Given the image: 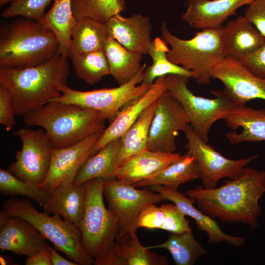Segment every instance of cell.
<instances>
[{
    "mask_svg": "<svg viewBox=\"0 0 265 265\" xmlns=\"http://www.w3.org/2000/svg\"><path fill=\"white\" fill-rule=\"evenodd\" d=\"M146 247L149 249L167 250L177 265H193L199 258L208 255V251L196 239L192 231L180 234L171 233L164 242Z\"/></svg>",
    "mask_w": 265,
    "mask_h": 265,
    "instance_id": "obj_31",
    "label": "cell"
},
{
    "mask_svg": "<svg viewBox=\"0 0 265 265\" xmlns=\"http://www.w3.org/2000/svg\"><path fill=\"white\" fill-rule=\"evenodd\" d=\"M102 133L67 147L54 148L47 176L39 186L49 193L60 186L73 183L80 168L93 156L94 147Z\"/></svg>",
    "mask_w": 265,
    "mask_h": 265,
    "instance_id": "obj_14",
    "label": "cell"
},
{
    "mask_svg": "<svg viewBox=\"0 0 265 265\" xmlns=\"http://www.w3.org/2000/svg\"><path fill=\"white\" fill-rule=\"evenodd\" d=\"M104 195L108 203V209L118 219L117 238L136 232L138 217L144 207L166 200L158 192L146 188L137 189L116 179L105 181Z\"/></svg>",
    "mask_w": 265,
    "mask_h": 265,
    "instance_id": "obj_11",
    "label": "cell"
},
{
    "mask_svg": "<svg viewBox=\"0 0 265 265\" xmlns=\"http://www.w3.org/2000/svg\"><path fill=\"white\" fill-rule=\"evenodd\" d=\"M125 4V0H71L76 20L89 18L103 24L124 11Z\"/></svg>",
    "mask_w": 265,
    "mask_h": 265,
    "instance_id": "obj_35",
    "label": "cell"
},
{
    "mask_svg": "<svg viewBox=\"0 0 265 265\" xmlns=\"http://www.w3.org/2000/svg\"><path fill=\"white\" fill-rule=\"evenodd\" d=\"M105 181L94 178L84 184L86 192L84 212L78 227L83 247L93 258L94 265H124L115 251L117 218L104 201Z\"/></svg>",
    "mask_w": 265,
    "mask_h": 265,
    "instance_id": "obj_5",
    "label": "cell"
},
{
    "mask_svg": "<svg viewBox=\"0 0 265 265\" xmlns=\"http://www.w3.org/2000/svg\"><path fill=\"white\" fill-rule=\"evenodd\" d=\"M106 120L103 114L95 109L57 102H48L24 116L26 126L41 127L57 149L103 132Z\"/></svg>",
    "mask_w": 265,
    "mask_h": 265,
    "instance_id": "obj_3",
    "label": "cell"
},
{
    "mask_svg": "<svg viewBox=\"0 0 265 265\" xmlns=\"http://www.w3.org/2000/svg\"><path fill=\"white\" fill-rule=\"evenodd\" d=\"M53 4L38 22L56 36L59 43L58 54L68 57L71 33L76 21L71 6V0H53Z\"/></svg>",
    "mask_w": 265,
    "mask_h": 265,
    "instance_id": "obj_27",
    "label": "cell"
},
{
    "mask_svg": "<svg viewBox=\"0 0 265 265\" xmlns=\"http://www.w3.org/2000/svg\"><path fill=\"white\" fill-rule=\"evenodd\" d=\"M181 154L144 150L132 157L117 169L116 179L135 186L177 159Z\"/></svg>",
    "mask_w": 265,
    "mask_h": 265,
    "instance_id": "obj_21",
    "label": "cell"
},
{
    "mask_svg": "<svg viewBox=\"0 0 265 265\" xmlns=\"http://www.w3.org/2000/svg\"><path fill=\"white\" fill-rule=\"evenodd\" d=\"M78 77L89 84L100 82L110 75L108 63L104 50L68 55Z\"/></svg>",
    "mask_w": 265,
    "mask_h": 265,
    "instance_id": "obj_34",
    "label": "cell"
},
{
    "mask_svg": "<svg viewBox=\"0 0 265 265\" xmlns=\"http://www.w3.org/2000/svg\"><path fill=\"white\" fill-rule=\"evenodd\" d=\"M224 119L233 130L226 134L231 144L265 141V109L238 106Z\"/></svg>",
    "mask_w": 265,
    "mask_h": 265,
    "instance_id": "obj_22",
    "label": "cell"
},
{
    "mask_svg": "<svg viewBox=\"0 0 265 265\" xmlns=\"http://www.w3.org/2000/svg\"><path fill=\"white\" fill-rule=\"evenodd\" d=\"M187 140L186 148L195 158L203 186L206 188L216 187L224 178L231 179L240 176L246 166L257 158L258 155L239 159L226 158L205 142L189 125L183 131Z\"/></svg>",
    "mask_w": 265,
    "mask_h": 265,
    "instance_id": "obj_12",
    "label": "cell"
},
{
    "mask_svg": "<svg viewBox=\"0 0 265 265\" xmlns=\"http://www.w3.org/2000/svg\"><path fill=\"white\" fill-rule=\"evenodd\" d=\"M239 61L253 75L265 80V40L254 53Z\"/></svg>",
    "mask_w": 265,
    "mask_h": 265,
    "instance_id": "obj_41",
    "label": "cell"
},
{
    "mask_svg": "<svg viewBox=\"0 0 265 265\" xmlns=\"http://www.w3.org/2000/svg\"><path fill=\"white\" fill-rule=\"evenodd\" d=\"M158 103L159 99L141 113L121 137L118 167L132 157L147 149L150 127Z\"/></svg>",
    "mask_w": 265,
    "mask_h": 265,
    "instance_id": "obj_30",
    "label": "cell"
},
{
    "mask_svg": "<svg viewBox=\"0 0 265 265\" xmlns=\"http://www.w3.org/2000/svg\"><path fill=\"white\" fill-rule=\"evenodd\" d=\"M150 187L152 190L160 194L166 200L174 203L185 215L192 218L197 228L208 235L209 243L216 244L225 242L235 246H240L244 243V238L225 233L212 218L195 208L193 204L196 201L193 198L186 196L178 190L170 189L161 185H155Z\"/></svg>",
    "mask_w": 265,
    "mask_h": 265,
    "instance_id": "obj_19",
    "label": "cell"
},
{
    "mask_svg": "<svg viewBox=\"0 0 265 265\" xmlns=\"http://www.w3.org/2000/svg\"><path fill=\"white\" fill-rule=\"evenodd\" d=\"M49 250L52 265H78L74 262H71L62 257L52 247L50 246Z\"/></svg>",
    "mask_w": 265,
    "mask_h": 265,
    "instance_id": "obj_44",
    "label": "cell"
},
{
    "mask_svg": "<svg viewBox=\"0 0 265 265\" xmlns=\"http://www.w3.org/2000/svg\"><path fill=\"white\" fill-rule=\"evenodd\" d=\"M58 41L31 19L18 18L0 29V67L23 69L42 65L58 54Z\"/></svg>",
    "mask_w": 265,
    "mask_h": 265,
    "instance_id": "obj_4",
    "label": "cell"
},
{
    "mask_svg": "<svg viewBox=\"0 0 265 265\" xmlns=\"http://www.w3.org/2000/svg\"><path fill=\"white\" fill-rule=\"evenodd\" d=\"M254 0H189L182 18L190 26L203 29L217 27L236 10Z\"/></svg>",
    "mask_w": 265,
    "mask_h": 265,
    "instance_id": "obj_20",
    "label": "cell"
},
{
    "mask_svg": "<svg viewBox=\"0 0 265 265\" xmlns=\"http://www.w3.org/2000/svg\"><path fill=\"white\" fill-rule=\"evenodd\" d=\"M265 193V172L245 167L239 177L218 187L203 186L186 191L199 209L212 218L229 224L241 223L255 229L262 209L259 199Z\"/></svg>",
    "mask_w": 265,
    "mask_h": 265,
    "instance_id": "obj_1",
    "label": "cell"
},
{
    "mask_svg": "<svg viewBox=\"0 0 265 265\" xmlns=\"http://www.w3.org/2000/svg\"><path fill=\"white\" fill-rule=\"evenodd\" d=\"M223 40L225 57L239 60L256 51L265 37L244 16H239L223 26Z\"/></svg>",
    "mask_w": 265,
    "mask_h": 265,
    "instance_id": "obj_23",
    "label": "cell"
},
{
    "mask_svg": "<svg viewBox=\"0 0 265 265\" xmlns=\"http://www.w3.org/2000/svg\"><path fill=\"white\" fill-rule=\"evenodd\" d=\"M26 265H52L49 249L41 250L27 257Z\"/></svg>",
    "mask_w": 265,
    "mask_h": 265,
    "instance_id": "obj_43",
    "label": "cell"
},
{
    "mask_svg": "<svg viewBox=\"0 0 265 265\" xmlns=\"http://www.w3.org/2000/svg\"><path fill=\"white\" fill-rule=\"evenodd\" d=\"M13 134L20 138L22 148L7 170L22 180L41 185L49 171L54 148L52 142L43 129L21 128Z\"/></svg>",
    "mask_w": 265,
    "mask_h": 265,
    "instance_id": "obj_10",
    "label": "cell"
},
{
    "mask_svg": "<svg viewBox=\"0 0 265 265\" xmlns=\"http://www.w3.org/2000/svg\"><path fill=\"white\" fill-rule=\"evenodd\" d=\"M244 16L265 37V0H254L248 5Z\"/></svg>",
    "mask_w": 265,
    "mask_h": 265,
    "instance_id": "obj_42",
    "label": "cell"
},
{
    "mask_svg": "<svg viewBox=\"0 0 265 265\" xmlns=\"http://www.w3.org/2000/svg\"><path fill=\"white\" fill-rule=\"evenodd\" d=\"M86 198L84 184H68L50 192L42 207L46 213L58 214L78 228L83 216Z\"/></svg>",
    "mask_w": 265,
    "mask_h": 265,
    "instance_id": "obj_24",
    "label": "cell"
},
{
    "mask_svg": "<svg viewBox=\"0 0 265 265\" xmlns=\"http://www.w3.org/2000/svg\"><path fill=\"white\" fill-rule=\"evenodd\" d=\"M200 178L194 157L187 151L157 174L138 183L135 187L161 185L178 190L183 184Z\"/></svg>",
    "mask_w": 265,
    "mask_h": 265,
    "instance_id": "obj_26",
    "label": "cell"
},
{
    "mask_svg": "<svg viewBox=\"0 0 265 265\" xmlns=\"http://www.w3.org/2000/svg\"><path fill=\"white\" fill-rule=\"evenodd\" d=\"M52 0H15L2 13L4 18L20 16L38 21Z\"/></svg>",
    "mask_w": 265,
    "mask_h": 265,
    "instance_id": "obj_37",
    "label": "cell"
},
{
    "mask_svg": "<svg viewBox=\"0 0 265 265\" xmlns=\"http://www.w3.org/2000/svg\"><path fill=\"white\" fill-rule=\"evenodd\" d=\"M109 37L127 50L142 55L147 54L152 41V25L148 17L134 14L124 17L120 14L106 24Z\"/></svg>",
    "mask_w": 265,
    "mask_h": 265,
    "instance_id": "obj_18",
    "label": "cell"
},
{
    "mask_svg": "<svg viewBox=\"0 0 265 265\" xmlns=\"http://www.w3.org/2000/svg\"><path fill=\"white\" fill-rule=\"evenodd\" d=\"M115 251L124 265H167L166 257L143 246L135 233L116 238Z\"/></svg>",
    "mask_w": 265,
    "mask_h": 265,
    "instance_id": "obj_32",
    "label": "cell"
},
{
    "mask_svg": "<svg viewBox=\"0 0 265 265\" xmlns=\"http://www.w3.org/2000/svg\"><path fill=\"white\" fill-rule=\"evenodd\" d=\"M121 138L113 140L102 147L82 166L73 184L79 186L94 178L105 181L116 179Z\"/></svg>",
    "mask_w": 265,
    "mask_h": 265,
    "instance_id": "obj_25",
    "label": "cell"
},
{
    "mask_svg": "<svg viewBox=\"0 0 265 265\" xmlns=\"http://www.w3.org/2000/svg\"><path fill=\"white\" fill-rule=\"evenodd\" d=\"M69 74L68 57L57 54L42 65L23 69L0 67V84L12 96L15 114L24 116L61 94Z\"/></svg>",
    "mask_w": 265,
    "mask_h": 265,
    "instance_id": "obj_2",
    "label": "cell"
},
{
    "mask_svg": "<svg viewBox=\"0 0 265 265\" xmlns=\"http://www.w3.org/2000/svg\"><path fill=\"white\" fill-rule=\"evenodd\" d=\"M165 217V212L161 207L157 206L156 204H151L140 212L137 225L138 228L161 229Z\"/></svg>",
    "mask_w": 265,
    "mask_h": 265,
    "instance_id": "obj_39",
    "label": "cell"
},
{
    "mask_svg": "<svg viewBox=\"0 0 265 265\" xmlns=\"http://www.w3.org/2000/svg\"><path fill=\"white\" fill-rule=\"evenodd\" d=\"M14 0H0V6H2L9 2H12Z\"/></svg>",
    "mask_w": 265,
    "mask_h": 265,
    "instance_id": "obj_45",
    "label": "cell"
},
{
    "mask_svg": "<svg viewBox=\"0 0 265 265\" xmlns=\"http://www.w3.org/2000/svg\"><path fill=\"white\" fill-rule=\"evenodd\" d=\"M189 79L180 75H167L166 93L180 103L195 133L208 143L212 125L224 119L238 106L223 90L212 91L213 99L194 95L188 87Z\"/></svg>",
    "mask_w": 265,
    "mask_h": 265,
    "instance_id": "obj_8",
    "label": "cell"
},
{
    "mask_svg": "<svg viewBox=\"0 0 265 265\" xmlns=\"http://www.w3.org/2000/svg\"><path fill=\"white\" fill-rule=\"evenodd\" d=\"M2 210L9 216L26 220L53 245L78 265L93 264V258L83 247L79 229L58 214L39 212L28 198L12 197L5 200Z\"/></svg>",
    "mask_w": 265,
    "mask_h": 265,
    "instance_id": "obj_7",
    "label": "cell"
},
{
    "mask_svg": "<svg viewBox=\"0 0 265 265\" xmlns=\"http://www.w3.org/2000/svg\"><path fill=\"white\" fill-rule=\"evenodd\" d=\"M110 75L119 85L133 79L141 69L143 55L132 52L117 41L108 37L104 48Z\"/></svg>",
    "mask_w": 265,
    "mask_h": 265,
    "instance_id": "obj_28",
    "label": "cell"
},
{
    "mask_svg": "<svg viewBox=\"0 0 265 265\" xmlns=\"http://www.w3.org/2000/svg\"><path fill=\"white\" fill-rule=\"evenodd\" d=\"M165 212V220L161 229L172 233L180 234L192 231L189 221L184 213L174 204H164L160 206Z\"/></svg>",
    "mask_w": 265,
    "mask_h": 265,
    "instance_id": "obj_38",
    "label": "cell"
},
{
    "mask_svg": "<svg viewBox=\"0 0 265 265\" xmlns=\"http://www.w3.org/2000/svg\"><path fill=\"white\" fill-rule=\"evenodd\" d=\"M166 76L157 78L145 93L123 106L102 133L94 147L93 156L107 143L121 137L141 113L166 92Z\"/></svg>",
    "mask_w": 265,
    "mask_h": 265,
    "instance_id": "obj_17",
    "label": "cell"
},
{
    "mask_svg": "<svg viewBox=\"0 0 265 265\" xmlns=\"http://www.w3.org/2000/svg\"><path fill=\"white\" fill-rule=\"evenodd\" d=\"M169 48L161 38L157 37L152 41L148 51L153 60L152 65L146 67L143 73L141 83L152 84L158 78L171 74L192 78V73L170 62L167 57Z\"/></svg>",
    "mask_w": 265,
    "mask_h": 265,
    "instance_id": "obj_33",
    "label": "cell"
},
{
    "mask_svg": "<svg viewBox=\"0 0 265 265\" xmlns=\"http://www.w3.org/2000/svg\"><path fill=\"white\" fill-rule=\"evenodd\" d=\"M146 68V64H144L133 79L117 87L84 91L63 85L60 87L61 94L49 102L77 104L95 109L102 113L110 123L125 105L143 95L152 85H139L142 82L143 73Z\"/></svg>",
    "mask_w": 265,
    "mask_h": 265,
    "instance_id": "obj_9",
    "label": "cell"
},
{
    "mask_svg": "<svg viewBox=\"0 0 265 265\" xmlns=\"http://www.w3.org/2000/svg\"><path fill=\"white\" fill-rule=\"evenodd\" d=\"M222 25L206 28L188 40L173 34L164 22L160 28L161 38L170 47L168 60L192 73L195 81L207 84L212 79L213 68L225 58Z\"/></svg>",
    "mask_w": 265,
    "mask_h": 265,
    "instance_id": "obj_6",
    "label": "cell"
},
{
    "mask_svg": "<svg viewBox=\"0 0 265 265\" xmlns=\"http://www.w3.org/2000/svg\"><path fill=\"white\" fill-rule=\"evenodd\" d=\"M13 101L8 90L0 84V124L10 131L16 124Z\"/></svg>",
    "mask_w": 265,
    "mask_h": 265,
    "instance_id": "obj_40",
    "label": "cell"
},
{
    "mask_svg": "<svg viewBox=\"0 0 265 265\" xmlns=\"http://www.w3.org/2000/svg\"><path fill=\"white\" fill-rule=\"evenodd\" d=\"M212 78L224 85L223 90L238 106L250 100H265V80L251 74L239 60L224 58L211 71Z\"/></svg>",
    "mask_w": 265,
    "mask_h": 265,
    "instance_id": "obj_15",
    "label": "cell"
},
{
    "mask_svg": "<svg viewBox=\"0 0 265 265\" xmlns=\"http://www.w3.org/2000/svg\"><path fill=\"white\" fill-rule=\"evenodd\" d=\"M50 245L46 238L30 223L23 218L0 212V249L16 256H31Z\"/></svg>",
    "mask_w": 265,
    "mask_h": 265,
    "instance_id": "obj_16",
    "label": "cell"
},
{
    "mask_svg": "<svg viewBox=\"0 0 265 265\" xmlns=\"http://www.w3.org/2000/svg\"><path fill=\"white\" fill-rule=\"evenodd\" d=\"M0 192L3 195H21L42 206L49 193L38 185L22 180L8 170L0 169Z\"/></svg>",
    "mask_w": 265,
    "mask_h": 265,
    "instance_id": "obj_36",
    "label": "cell"
},
{
    "mask_svg": "<svg viewBox=\"0 0 265 265\" xmlns=\"http://www.w3.org/2000/svg\"><path fill=\"white\" fill-rule=\"evenodd\" d=\"M189 125L180 103L173 96L164 93L152 118L148 134L147 148L154 152H175L176 137Z\"/></svg>",
    "mask_w": 265,
    "mask_h": 265,
    "instance_id": "obj_13",
    "label": "cell"
},
{
    "mask_svg": "<svg viewBox=\"0 0 265 265\" xmlns=\"http://www.w3.org/2000/svg\"><path fill=\"white\" fill-rule=\"evenodd\" d=\"M108 37L106 24L89 18L76 20L71 30L68 55L104 50Z\"/></svg>",
    "mask_w": 265,
    "mask_h": 265,
    "instance_id": "obj_29",
    "label": "cell"
}]
</instances>
